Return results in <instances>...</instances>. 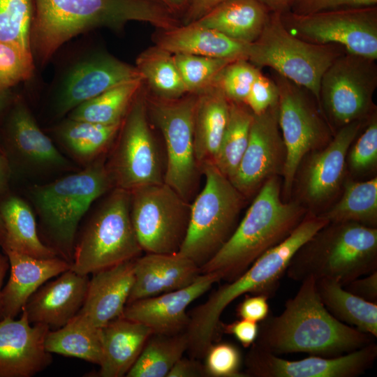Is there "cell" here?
<instances>
[{"label":"cell","mask_w":377,"mask_h":377,"mask_svg":"<svg viewBox=\"0 0 377 377\" xmlns=\"http://www.w3.org/2000/svg\"><path fill=\"white\" fill-rule=\"evenodd\" d=\"M316 286L321 302L335 318L377 337V303L357 297L332 279L316 280Z\"/></svg>","instance_id":"32"},{"label":"cell","mask_w":377,"mask_h":377,"mask_svg":"<svg viewBox=\"0 0 377 377\" xmlns=\"http://www.w3.org/2000/svg\"><path fill=\"white\" fill-rule=\"evenodd\" d=\"M187 348L185 332L175 334L153 333L126 376L167 377Z\"/></svg>","instance_id":"36"},{"label":"cell","mask_w":377,"mask_h":377,"mask_svg":"<svg viewBox=\"0 0 377 377\" xmlns=\"http://www.w3.org/2000/svg\"><path fill=\"white\" fill-rule=\"evenodd\" d=\"M0 153L4 154V151H3V150L2 149V148L1 147V146H0Z\"/></svg>","instance_id":"59"},{"label":"cell","mask_w":377,"mask_h":377,"mask_svg":"<svg viewBox=\"0 0 377 377\" xmlns=\"http://www.w3.org/2000/svg\"><path fill=\"white\" fill-rule=\"evenodd\" d=\"M9 265V262L8 257L5 256H3L1 253H0V314H1V292H2V284L3 281V279L6 276V274L7 272V270Z\"/></svg>","instance_id":"56"},{"label":"cell","mask_w":377,"mask_h":377,"mask_svg":"<svg viewBox=\"0 0 377 377\" xmlns=\"http://www.w3.org/2000/svg\"><path fill=\"white\" fill-rule=\"evenodd\" d=\"M281 190L278 176L265 182L229 239L200 267L201 274L233 281L290 235L306 210L298 202L282 201Z\"/></svg>","instance_id":"4"},{"label":"cell","mask_w":377,"mask_h":377,"mask_svg":"<svg viewBox=\"0 0 377 377\" xmlns=\"http://www.w3.org/2000/svg\"><path fill=\"white\" fill-rule=\"evenodd\" d=\"M173 55L187 94H198L209 87L221 71L232 61L186 54Z\"/></svg>","instance_id":"41"},{"label":"cell","mask_w":377,"mask_h":377,"mask_svg":"<svg viewBox=\"0 0 377 377\" xmlns=\"http://www.w3.org/2000/svg\"><path fill=\"white\" fill-rule=\"evenodd\" d=\"M3 251L10 272L1 292L0 319L15 318L42 285L71 267L68 261L59 256L38 258L10 249Z\"/></svg>","instance_id":"25"},{"label":"cell","mask_w":377,"mask_h":377,"mask_svg":"<svg viewBox=\"0 0 377 377\" xmlns=\"http://www.w3.org/2000/svg\"><path fill=\"white\" fill-rule=\"evenodd\" d=\"M329 222L316 214H306L283 241L260 256L243 274L212 292L206 301L188 313L185 331L190 356L202 359L207 348L216 341L220 318L226 308L247 294L273 296L297 251Z\"/></svg>","instance_id":"3"},{"label":"cell","mask_w":377,"mask_h":377,"mask_svg":"<svg viewBox=\"0 0 377 377\" xmlns=\"http://www.w3.org/2000/svg\"><path fill=\"white\" fill-rule=\"evenodd\" d=\"M196 94L165 99L146 94L148 114L159 128L165 145L164 182L190 202L198 188L200 167L193 140Z\"/></svg>","instance_id":"11"},{"label":"cell","mask_w":377,"mask_h":377,"mask_svg":"<svg viewBox=\"0 0 377 377\" xmlns=\"http://www.w3.org/2000/svg\"><path fill=\"white\" fill-rule=\"evenodd\" d=\"M225 1L187 0V6L183 14V24L197 21Z\"/></svg>","instance_id":"52"},{"label":"cell","mask_w":377,"mask_h":377,"mask_svg":"<svg viewBox=\"0 0 377 377\" xmlns=\"http://www.w3.org/2000/svg\"><path fill=\"white\" fill-rule=\"evenodd\" d=\"M377 345L374 342L348 353L327 357L318 355L288 360L254 343L244 358L246 377H357L374 364Z\"/></svg>","instance_id":"16"},{"label":"cell","mask_w":377,"mask_h":377,"mask_svg":"<svg viewBox=\"0 0 377 377\" xmlns=\"http://www.w3.org/2000/svg\"><path fill=\"white\" fill-rule=\"evenodd\" d=\"M200 168L205 185L191 203L186 235L178 251L200 267L232 235L246 199L212 161Z\"/></svg>","instance_id":"7"},{"label":"cell","mask_w":377,"mask_h":377,"mask_svg":"<svg viewBox=\"0 0 377 377\" xmlns=\"http://www.w3.org/2000/svg\"><path fill=\"white\" fill-rule=\"evenodd\" d=\"M135 67L150 94L165 99L187 94L174 55L170 52L156 45L149 47L138 56Z\"/></svg>","instance_id":"33"},{"label":"cell","mask_w":377,"mask_h":377,"mask_svg":"<svg viewBox=\"0 0 377 377\" xmlns=\"http://www.w3.org/2000/svg\"><path fill=\"white\" fill-rule=\"evenodd\" d=\"M377 87L376 60L344 52L324 72L319 105L332 124L340 128L364 121L374 113Z\"/></svg>","instance_id":"14"},{"label":"cell","mask_w":377,"mask_h":377,"mask_svg":"<svg viewBox=\"0 0 377 377\" xmlns=\"http://www.w3.org/2000/svg\"><path fill=\"white\" fill-rule=\"evenodd\" d=\"M268 299L263 295H245L237 306V317L259 323L269 313Z\"/></svg>","instance_id":"48"},{"label":"cell","mask_w":377,"mask_h":377,"mask_svg":"<svg viewBox=\"0 0 377 377\" xmlns=\"http://www.w3.org/2000/svg\"><path fill=\"white\" fill-rule=\"evenodd\" d=\"M258 324L253 343L276 355L302 353L337 357L368 345L375 339L335 318L321 302L313 278L301 282L279 315L269 313Z\"/></svg>","instance_id":"1"},{"label":"cell","mask_w":377,"mask_h":377,"mask_svg":"<svg viewBox=\"0 0 377 377\" xmlns=\"http://www.w3.org/2000/svg\"><path fill=\"white\" fill-rule=\"evenodd\" d=\"M143 85L122 120L119 138L109 165L116 188L128 191L164 182V170L149 124Z\"/></svg>","instance_id":"13"},{"label":"cell","mask_w":377,"mask_h":377,"mask_svg":"<svg viewBox=\"0 0 377 377\" xmlns=\"http://www.w3.org/2000/svg\"><path fill=\"white\" fill-rule=\"evenodd\" d=\"M30 43L47 61L64 43L96 27L121 29L128 22H145L158 29L180 24L156 0H33Z\"/></svg>","instance_id":"2"},{"label":"cell","mask_w":377,"mask_h":377,"mask_svg":"<svg viewBox=\"0 0 377 377\" xmlns=\"http://www.w3.org/2000/svg\"><path fill=\"white\" fill-rule=\"evenodd\" d=\"M343 287L364 300L377 303V270L355 279Z\"/></svg>","instance_id":"50"},{"label":"cell","mask_w":377,"mask_h":377,"mask_svg":"<svg viewBox=\"0 0 377 377\" xmlns=\"http://www.w3.org/2000/svg\"><path fill=\"white\" fill-rule=\"evenodd\" d=\"M278 99L275 82L260 71L250 89L245 104L253 114H260L277 104Z\"/></svg>","instance_id":"46"},{"label":"cell","mask_w":377,"mask_h":377,"mask_svg":"<svg viewBox=\"0 0 377 377\" xmlns=\"http://www.w3.org/2000/svg\"><path fill=\"white\" fill-rule=\"evenodd\" d=\"M142 85L139 79L112 87L75 108L68 118L105 125L120 124Z\"/></svg>","instance_id":"38"},{"label":"cell","mask_w":377,"mask_h":377,"mask_svg":"<svg viewBox=\"0 0 377 377\" xmlns=\"http://www.w3.org/2000/svg\"><path fill=\"white\" fill-rule=\"evenodd\" d=\"M142 79L135 66L109 54H98L80 61L67 73L57 102L59 114L117 85Z\"/></svg>","instance_id":"20"},{"label":"cell","mask_w":377,"mask_h":377,"mask_svg":"<svg viewBox=\"0 0 377 377\" xmlns=\"http://www.w3.org/2000/svg\"><path fill=\"white\" fill-rule=\"evenodd\" d=\"M200 274L199 266L178 252L146 253L134 260L135 279L127 304L186 287Z\"/></svg>","instance_id":"24"},{"label":"cell","mask_w":377,"mask_h":377,"mask_svg":"<svg viewBox=\"0 0 377 377\" xmlns=\"http://www.w3.org/2000/svg\"><path fill=\"white\" fill-rule=\"evenodd\" d=\"M88 275L71 269L55 280L42 285L22 308L31 324H44L50 330L65 325L80 310L88 289Z\"/></svg>","instance_id":"22"},{"label":"cell","mask_w":377,"mask_h":377,"mask_svg":"<svg viewBox=\"0 0 377 377\" xmlns=\"http://www.w3.org/2000/svg\"><path fill=\"white\" fill-rule=\"evenodd\" d=\"M318 216L329 223L355 222L376 228L377 178L348 182L341 199Z\"/></svg>","instance_id":"35"},{"label":"cell","mask_w":377,"mask_h":377,"mask_svg":"<svg viewBox=\"0 0 377 377\" xmlns=\"http://www.w3.org/2000/svg\"><path fill=\"white\" fill-rule=\"evenodd\" d=\"M253 117L245 103L230 102L228 124L212 161L229 179L235 174L247 147Z\"/></svg>","instance_id":"39"},{"label":"cell","mask_w":377,"mask_h":377,"mask_svg":"<svg viewBox=\"0 0 377 377\" xmlns=\"http://www.w3.org/2000/svg\"><path fill=\"white\" fill-rule=\"evenodd\" d=\"M5 238V228L3 220L0 215V246H1Z\"/></svg>","instance_id":"58"},{"label":"cell","mask_w":377,"mask_h":377,"mask_svg":"<svg viewBox=\"0 0 377 377\" xmlns=\"http://www.w3.org/2000/svg\"><path fill=\"white\" fill-rule=\"evenodd\" d=\"M152 334L145 325L123 316L101 327L102 356L98 376H126Z\"/></svg>","instance_id":"27"},{"label":"cell","mask_w":377,"mask_h":377,"mask_svg":"<svg viewBox=\"0 0 377 377\" xmlns=\"http://www.w3.org/2000/svg\"><path fill=\"white\" fill-rule=\"evenodd\" d=\"M121 124L105 125L68 118L58 127L57 133L73 156L80 161L88 162L109 147Z\"/></svg>","instance_id":"37"},{"label":"cell","mask_w":377,"mask_h":377,"mask_svg":"<svg viewBox=\"0 0 377 377\" xmlns=\"http://www.w3.org/2000/svg\"><path fill=\"white\" fill-rule=\"evenodd\" d=\"M6 90L0 89V112L3 110L7 103L8 95Z\"/></svg>","instance_id":"57"},{"label":"cell","mask_w":377,"mask_h":377,"mask_svg":"<svg viewBox=\"0 0 377 377\" xmlns=\"http://www.w3.org/2000/svg\"><path fill=\"white\" fill-rule=\"evenodd\" d=\"M272 78L279 92V126L286 149L283 193L289 195L302 161L331 140V131L307 89L274 71Z\"/></svg>","instance_id":"10"},{"label":"cell","mask_w":377,"mask_h":377,"mask_svg":"<svg viewBox=\"0 0 377 377\" xmlns=\"http://www.w3.org/2000/svg\"><path fill=\"white\" fill-rule=\"evenodd\" d=\"M203 359L207 377H246L241 371V351L230 342H213L205 351Z\"/></svg>","instance_id":"44"},{"label":"cell","mask_w":377,"mask_h":377,"mask_svg":"<svg viewBox=\"0 0 377 377\" xmlns=\"http://www.w3.org/2000/svg\"><path fill=\"white\" fill-rule=\"evenodd\" d=\"M377 0H290L287 11L297 15L375 6Z\"/></svg>","instance_id":"47"},{"label":"cell","mask_w":377,"mask_h":377,"mask_svg":"<svg viewBox=\"0 0 377 377\" xmlns=\"http://www.w3.org/2000/svg\"><path fill=\"white\" fill-rule=\"evenodd\" d=\"M9 169L5 154L0 153V194L3 193L8 184Z\"/></svg>","instance_id":"55"},{"label":"cell","mask_w":377,"mask_h":377,"mask_svg":"<svg viewBox=\"0 0 377 377\" xmlns=\"http://www.w3.org/2000/svg\"><path fill=\"white\" fill-rule=\"evenodd\" d=\"M130 214L142 251L177 253L185 239L191 203L163 182L130 191Z\"/></svg>","instance_id":"12"},{"label":"cell","mask_w":377,"mask_h":377,"mask_svg":"<svg viewBox=\"0 0 377 377\" xmlns=\"http://www.w3.org/2000/svg\"><path fill=\"white\" fill-rule=\"evenodd\" d=\"M269 13L258 0H226L193 22L234 40L251 43L261 34Z\"/></svg>","instance_id":"29"},{"label":"cell","mask_w":377,"mask_h":377,"mask_svg":"<svg viewBox=\"0 0 377 377\" xmlns=\"http://www.w3.org/2000/svg\"><path fill=\"white\" fill-rule=\"evenodd\" d=\"M220 281L215 273L200 274L186 287L126 304L122 316L145 325L154 334L184 332L190 320L188 306Z\"/></svg>","instance_id":"19"},{"label":"cell","mask_w":377,"mask_h":377,"mask_svg":"<svg viewBox=\"0 0 377 377\" xmlns=\"http://www.w3.org/2000/svg\"><path fill=\"white\" fill-rule=\"evenodd\" d=\"M377 270V228L329 223L293 255L286 274L293 281L332 279L342 286Z\"/></svg>","instance_id":"5"},{"label":"cell","mask_w":377,"mask_h":377,"mask_svg":"<svg viewBox=\"0 0 377 377\" xmlns=\"http://www.w3.org/2000/svg\"><path fill=\"white\" fill-rule=\"evenodd\" d=\"M50 327L31 324L24 309L18 320H0V377H31L52 362L45 347Z\"/></svg>","instance_id":"18"},{"label":"cell","mask_w":377,"mask_h":377,"mask_svg":"<svg viewBox=\"0 0 377 377\" xmlns=\"http://www.w3.org/2000/svg\"><path fill=\"white\" fill-rule=\"evenodd\" d=\"M286 29L311 43L337 45L346 52L377 59V6L307 15L280 14Z\"/></svg>","instance_id":"15"},{"label":"cell","mask_w":377,"mask_h":377,"mask_svg":"<svg viewBox=\"0 0 377 377\" xmlns=\"http://www.w3.org/2000/svg\"><path fill=\"white\" fill-rule=\"evenodd\" d=\"M45 347L50 353L99 365L102 356L101 328L88 325L75 316L63 327L48 332Z\"/></svg>","instance_id":"34"},{"label":"cell","mask_w":377,"mask_h":377,"mask_svg":"<svg viewBox=\"0 0 377 377\" xmlns=\"http://www.w3.org/2000/svg\"><path fill=\"white\" fill-rule=\"evenodd\" d=\"M346 50L337 45H318L290 34L280 13H270L258 38L249 44L247 60L258 68L273 71L307 89L319 105L321 77Z\"/></svg>","instance_id":"8"},{"label":"cell","mask_w":377,"mask_h":377,"mask_svg":"<svg viewBox=\"0 0 377 377\" xmlns=\"http://www.w3.org/2000/svg\"><path fill=\"white\" fill-rule=\"evenodd\" d=\"M130 201V191L115 187L75 242L70 269L89 275L141 255L131 222Z\"/></svg>","instance_id":"9"},{"label":"cell","mask_w":377,"mask_h":377,"mask_svg":"<svg viewBox=\"0 0 377 377\" xmlns=\"http://www.w3.org/2000/svg\"><path fill=\"white\" fill-rule=\"evenodd\" d=\"M270 13H282L288 10L290 0H258Z\"/></svg>","instance_id":"54"},{"label":"cell","mask_w":377,"mask_h":377,"mask_svg":"<svg viewBox=\"0 0 377 377\" xmlns=\"http://www.w3.org/2000/svg\"><path fill=\"white\" fill-rule=\"evenodd\" d=\"M260 72V68L246 59L230 62L212 82L230 102L245 103L250 89Z\"/></svg>","instance_id":"42"},{"label":"cell","mask_w":377,"mask_h":377,"mask_svg":"<svg viewBox=\"0 0 377 377\" xmlns=\"http://www.w3.org/2000/svg\"><path fill=\"white\" fill-rule=\"evenodd\" d=\"M366 128L359 136L349 154L351 169L362 172L374 166L377 161V118L376 112L368 119Z\"/></svg>","instance_id":"45"},{"label":"cell","mask_w":377,"mask_h":377,"mask_svg":"<svg viewBox=\"0 0 377 377\" xmlns=\"http://www.w3.org/2000/svg\"><path fill=\"white\" fill-rule=\"evenodd\" d=\"M33 0H0V41L31 50Z\"/></svg>","instance_id":"40"},{"label":"cell","mask_w":377,"mask_h":377,"mask_svg":"<svg viewBox=\"0 0 377 377\" xmlns=\"http://www.w3.org/2000/svg\"><path fill=\"white\" fill-rule=\"evenodd\" d=\"M158 30L154 36L156 45L173 54H186L230 61L247 60L250 43L234 40L197 23Z\"/></svg>","instance_id":"26"},{"label":"cell","mask_w":377,"mask_h":377,"mask_svg":"<svg viewBox=\"0 0 377 377\" xmlns=\"http://www.w3.org/2000/svg\"><path fill=\"white\" fill-rule=\"evenodd\" d=\"M258 330V323L241 318L230 323L220 322L219 324V332L233 336L245 348H249L256 341Z\"/></svg>","instance_id":"49"},{"label":"cell","mask_w":377,"mask_h":377,"mask_svg":"<svg viewBox=\"0 0 377 377\" xmlns=\"http://www.w3.org/2000/svg\"><path fill=\"white\" fill-rule=\"evenodd\" d=\"M364 121H356L339 128L334 137L310 156L301 179L304 200L319 205L328 200L343 179L348 150L357 138Z\"/></svg>","instance_id":"21"},{"label":"cell","mask_w":377,"mask_h":377,"mask_svg":"<svg viewBox=\"0 0 377 377\" xmlns=\"http://www.w3.org/2000/svg\"><path fill=\"white\" fill-rule=\"evenodd\" d=\"M10 138L15 151L27 163L38 167H64L68 161L40 130L30 111L18 103L12 112Z\"/></svg>","instance_id":"30"},{"label":"cell","mask_w":377,"mask_h":377,"mask_svg":"<svg viewBox=\"0 0 377 377\" xmlns=\"http://www.w3.org/2000/svg\"><path fill=\"white\" fill-rule=\"evenodd\" d=\"M167 377H207L203 363L199 359L182 357Z\"/></svg>","instance_id":"51"},{"label":"cell","mask_w":377,"mask_h":377,"mask_svg":"<svg viewBox=\"0 0 377 377\" xmlns=\"http://www.w3.org/2000/svg\"><path fill=\"white\" fill-rule=\"evenodd\" d=\"M196 94L193 140L200 167L205 162L213 161L218 152L228 121L230 101L213 83Z\"/></svg>","instance_id":"28"},{"label":"cell","mask_w":377,"mask_h":377,"mask_svg":"<svg viewBox=\"0 0 377 377\" xmlns=\"http://www.w3.org/2000/svg\"><path fill=\"white\" fill-rule=\"evenodd\" d=\"M286 149L278 119V103L253 114L247 147L230 179L245 197L257 193L266 181L283 174Z\"/></svg>","instance_id":"17"},{"label":"cell","mask_w":377,"mask_h":377,"mask_svg":"<svg viewBox=\"0 0 377 377\" xmlns=\"http://www.w3.org/2000/svg\"><path fill=\"white\" fill-rule=\"evenodd\" d=\"M134 260L93 273L84 303L75 315L79 319L101 328L123 316L134 283Z\"/></svg>","instance_id":"23"},{"label":"cell","mask_w":377,"mask_h":377,"mask_svg":"<svg viewBox=\"0 0 377 377\" xmlns=\"http://www.w3.org/2000/svg\"><path fill=\"white\" fill-rule=\"evenodd\" d=\"M0 215L5 228L3 250L10 249L38 258L58 256L53 249L42 242L34 214L22 198L9 196L3 200Z\"/></svg>","instance_id":"31"},{"label":"cell","mask_w":377,"mask_h":377,"mask_svg":"<svg viewBox=\"0 0 377 377\" xmlns=\"http://www.w3.org/2000/svg\"><path fill=\"white\" fill-rule=\"evenodd\" d=\"M31 50L0 41V89L28 80L33 72Z\"/></svg>","instance_id":"43"},{"label":"cell","mask_w":377,"mask_h":377,"mask_svg":"<svg viewBox=\"0 0 377 377\" xmlns=\"http://www.w3.org/2000/svg\"><path fill=\"white\" fill-rule=\"evenodd\" d=\"M170 12L177 16L179 14L183 15L186 6L187 0H156Z\"/></svg>","instance_id":"53"},{"label":"cell","mask_w":377,"mask_h":377,"mask_svg":"<svg viewBox=\"0 0 377 377\" xmlns=\"http://www.w3.org/2000/svg\"><path fill=\"white\" fill-rule=\"evenodd\" d=\"M114 186L102 161L49 184L36 186L31 199L59 257L71 264L79 223L94 200Z\"/></svg>","instance_id":"6"}]
</instances>
